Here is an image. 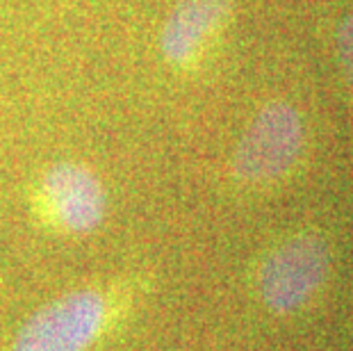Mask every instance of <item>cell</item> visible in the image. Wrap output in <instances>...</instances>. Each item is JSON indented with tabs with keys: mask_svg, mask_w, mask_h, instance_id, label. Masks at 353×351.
Masks as SVG:
<instances>
[{
	"mask_svg": "<svg viewBox=\"0 0 353 351\" xmlns=\"http://www.w3.org/2000/svg\"><path fill=\"white\" fill-rule=\"evenodd\" d=\"M303 146V121L294 106L274 101L253 117L235 148L232 169L246 183H269L294 167Z\"/></svg>",
	"mask_w": 353,
	"mask_h": 351,
	"instance_id": "obj_1",
	"label": "cell"
},
{
	"mask_svg": "<svg viewBox=\"0 0 353 351\" xmlns=\"http://www.w3.org/2000/svg\"><path fill=\"white\" fill-rule=\"evenodd\" d=\"M108 305L96 290H76L37 310L12 351H87L103 331Z\"/></svg>",
	"mask_w": 353,
	"mask_h": 351,
	"instance_id": "obj_2",
	"label": "cell"
},
{
	"mask_svg": "<svg viewBox=\"0 0 353 351\" xmlns=\"http://www.w3.org/2000/svg\"><path fill=\"white\" fill-rule=\"evenodd\" d=\"M330 267L328 244L305 233L283 242L260 270V297L274 312H294L319 290Z\"/></svg>",
	"mask_w": 353,
	"mask_h": 351,
	"instance_id": "obj_3",
	"label": "cell"
},
{
	"mask_svg": "<svg viewBox=\"0 0 353 351\" xmlns=\"http://www.w3.org/2000/svg\"><path fill=\"white\" fill-rule=\"evenodd\" d=\"M41 197L52 221L69 233H92L108 212V197L94 171L76 162H59L46 171Z\"/></svg>",
	"mask_w": 353,
	"mask_h": 351,
	"instance_id": "obj_4",
	"label": "cell"
},
{
	"mask_svg": "<svg viewBox=\"0 0 353 351\" xmlns=\"http://www.w3.org/2000/svg\"><path fill=\"white\" fill-rule=\"evenodd\" d=\"M232 0H176L162 26L160 48L169 64L187 66L223 26Z\"/></svg>",
	"mask_w": 353,
	"mask_h": 351,
	"instance_id": "obj_5",
	"label": "cell"
},
{
	"mask_svg": "<svg viewBox=\"0 0 353 351\" xmlns=\"http://www.w3.org/2000/svg\"><path fill=\"white\" fill-rule=\"evenodd\" d=\"M337 57H340L344 76L353 89V14L344 17L337 28Z\"/></svg>",
	"mask_w": 353,
	"mask_h": 351,
	"instance_id": "obj_6",
	"label": "cell"
}]
</instances>
